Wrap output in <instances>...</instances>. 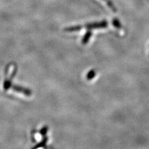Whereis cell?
Returning a JSON list of instances; mask_svg holds the SVG:
<instances>
[{
  "instance_id": "5b68a950",
  "label": "cell",
  "mask_w": 149,
  "mask_h": 149,
  "mask_svg": "<svg viewBox=\"0 0 149 149\" xmlns=\"http://www.w3.org/2000/svg\"><path fill=\"white\" fill-rule=\"evenodd\" d=\"M103 1L106 2V4L111 9L112 11L114 12V13L117 12V8H116V6H114V4H113V2L111 1V0H103Z\"/></svg>"
},
{
  "instance_id": "ba28073f",
  "label": "cell",
  "mask_w": 149,
  "mask_h": 149,
  "mask_svg": "<svg viewBox=\"0 0 149 149\" xmlns=\"http://www.w3.org/2000/svg\"><path fill=\"white\" fill-rule=\"evenodd\" d=\"M47 141H48V138L47 137H45L44 138V139L42 140V141L41 142H40L39 143L37 144V146H36V147H34V148H39V147H41L45 146L46 143H47Z\"/></svg>"
},
{
  "instance_id": "52a82bcc",
  "label": "cell",
  "mask_w": 149,
  "mask_h": 149,
  "mask_svg": "<svg viewBox=\"0 0 149 149\" xmlns=\"http://www.w3.org/2000/svg\"><path fill=\"white\" fill-rule=\"evenodd\" d=\"M95 76H96V71L94 70H90L87 73L86 78L88 80H91L93 78L95 77Z\"/></svg>"
},
{
  "instance_id": "3957f363",
  "label": "cell",
  "mask_w": 149,
  "mask_h": 149,
  "mask_svg": "<svg viewBox=\"0 0 149 149\" xmlns=\"http://www.w3.org/2000/svg\"><path fill=\"white\" fill-rule=\"evenodd\" d=\"M92 34H93L92 32L90 30H88V31L86 32V33L85 34V36H84L83 38H82L81 43L83 45L86 44L88 42V41L90 40V39L91 38V37L92 36Z\"/></svg>"
},
{
  "instance_id": "277c9868",
  "label": "cell",
  "mask_w": 149,
  "mask_h": 149,
  "mask_svg": "<svg viewBox=\"0 0 149 149\" xmlns=\"http://www.w3.org/2000/svg\"><path fill=\"white\" fill-rule=\"evenodd\" d=\"M83 26H71V27H66L64 29L65 32H77L80 31Z\"/></svg>"
},
{
  "instance_id": "9c48e42d",
  "label": "cell",
  "mask_w": 149,
  "mask_h": 149,
  "mask_svg": "<svg viewBox=\"0 0 149 149\" xmlns=\"http://www.w3.org/2000/svg\"><path fill=\"white\" fill-rule=\"evenodd\" d=\"M47 131H48V127L47 126H44L42 129L40 130V132L42 136H45V135H46V134H47Z\"/></svg>"
},
{
  "instance_id": "6da1fadb",
  "label": "cell",
  "mask_w": 149,
  "mask_h": 149,
  "mask_svg": "<svg viewBox=\"0 0 149 149\" xmlns=\"http://www.w3.org/2000/svg\"><path fill=\"white\" fill-rule=\"evenodd\" d=\"M108 26V22L105 20H103L100 22H95L91 23H88V24L83 26L85 27L88 30L95 29H101V28H106Z\"/></svg>"
},
{
  "instance_id": "8992f818",
  "label": "cell",
  "mask_w": 149,
  "mask_h": 149,
  "mask_svg": "<svg viewBox=\"0 0 149 149\" xmlns=\"http://www.w3.org/2000/svg\"><path fill=\"white\" fill-rule=\"evenodd\" d=\"M113 25L114 27H115L116 28H117V29H121V27H122V26H121V23L120 22V21L117 18H114L113 19Z\"/></svg>"
},
{
  "instance_id": "7a4b0ae2",
  "label": "cell",
  "mask_w": 149,
  "mask_h": 149,
  "mask_svg": "<svg viewBox=\"0 0 149 149\" xmlns=\"http://www.w3.org/2000/svg\"><path fill=\"white\" fill-rule=\"evenodd\" d=\"M13 90H15L17 92L19 93H21L22 94H24V95L26 96H31V91L29 90V89H27L26 88L19 86H14L13 87Z\"/></svg>"
}]
</instances>
